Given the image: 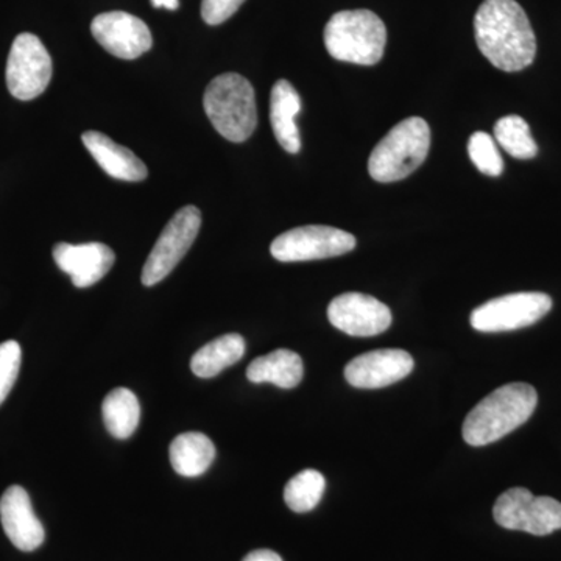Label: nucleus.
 I'll return each mask as SVG.
<instances>
[{
    "label": "nucleus",
    "mask_w": 561,
    "mask_h": 561,
    "mask_svg": "<svg viewBox=\"0 0 561 561\" xmlns=\"http://www.w3.org/2000/svg\"><path fill=\"white\" fill-rule=\"evenodd\" d=\"M494 139L502 149L516 160L537 157L538 146L531 136L529 124L522 116H505L494 125Z\"/></svg>",
    "instance_id": "4be33fe9"
},
{
    "label": "nucleus",
    "mask_w": 561,
    "mask_h": 561,
    "mask_svg": "<svg viewBox=\"0 0 561 561\" xmlns=\"http://www.w3.org/2000/svg\"><path fill=\"white\" fill-rule=\"evenodd\" d=\"M203 106L214 128L231 142H243L256 130V95L250 81L239 73H221L210 81Z\"/></svg>",
    "instance_id": "20e7f679"
},
{
    "label": "nucleus",
    "mask_w": 561,
    "mask_h": 561,
    "mask_svg": "<svg viewBox=\"0 0 561 561\" xmlns=\"http://www.w3.org/2000/svg\"><path fill=\"white\" fill-rule=\"evenodd\" d=\"M468 154H470L472 164L483 175L500 176L504 171V161L497 150L496 140L491 138L489 133L478 131L471 135L468 140Z\"/></svg>",
    "instance_id": "b1692460"
},
{
    "label": "nucleus",
    "mask_w": 561,
    "mask_h": 561,
    "mask_svg": "<svg viewBox=\"0 0 561 561\" xmlns=\"http://www.w3.org/2000/svg\"><path fill=\"white\" fill-rule=\"evenodd\" d=\"M91 32L103 49L122 60H136L153 44L146 22L125 11L99 14L92 21Z\"/></svg>",
    "instance_id": "9b49d317"
},
{
    "label": "nucleus",
    "mask_w": 561,
    "mask_h": 561,
    "mask_svg": "<svg viewBox=\"0 0 561 561\" xmlns=\"http://www.w3.org/2000/svg\"><path fill=\"white\" fill-rule=\"evenodd\" d=\"M327 481L317 470H305L295 474L284 489V501L291 512L308 513L319 505Z\"/></svg>",
    "instance_id": "5701e85b"
},
{
    "label": "nucleus",
    "mask_w": 561,
    "mask_h": 561,
    "mask_svg": "<svg viewBox=\"0 0 561 561\" xmlns=\"http://www.w3.org/2000/svg\"><path fill=\"white\" fill-rule=\"evenodd\" d=\"M201 227V209L195 206H184L172 217L144 265V286L161 283L180 264L197 239Z\"/></svg>",
    "instance_id": "6e6552de"
},
{
    "label": "nucleus",
    "mask_w": 561,
    "mask_h": 561,
    "mask_svg": "<svg viewBox=\"0 0 561 561\" xmlns=\"http://www.w3.org/2000/svg\"><path fill=\"white\" fill-rule=\"evenodd\" d=\"M386 44V25L370 10L339 11L324 27V46L331 57L339 61L378 65Z\"/></svg>",
    "instance_id": "7ed1b4c3"
},
{
    "label": "nucleus",
    "mask_w": 561,
    "mask_h": 561,
    "mask_svg": "<svg viewBox=\"0 0 561 561\" xmlns=\"http://www.w3.org/2000/svg\"><path fill=\"white\" fill-rule=\"evenodd\" d=\"M328 319L332 327L353 337H373L389 330L391 312L370 295L350 291L331 301Z\"/></svg>",
    "instance_id": "f8f14e48"
},
{
    "label": "nucleus",
    "mask_w": 561,
    "mask_h": 561,
    "mask_svg": "<svg viewBox=\"0 0 561 561\" xmlns=\"http://www.w3.org/2000/svg\"><path fill=\"white\" fill-rule=\"evenodd\" d=\"M81 139L95 162L113 179L142 181L149 175L146 164L131 150L114 142L103 133L87 131Z\"/></svg>",
    "instance_id": "dca6fc26"
},
{
    "label": "nucleus",
    "mask_w": 561,
    "mask_h": 561,
    "mask_svg": "<svg viewBox=\"0 0 561 561\" xmlns=\"http://www.w3.org/2000/svg\"><path fill=\"white\" fill-rule=\"evenodd\" d=\"M493 516L504 529L545 537L561 529V502L549 496H534L529 490L515 486L497 497Z\"/></svg>",
    "instance_id": "423d86ee"
},
{
    "label": "nucleus",
    "mask_w": 561,
    "mask_h": 561,
    "mask_svg": "<svg viewBox=\"0 0 561 561\" xmlns=\"http://www.w3.org/2000/svg\"><path fill=\"white\" fill-rule=\"evenodd\" d=\"M242 561H283V559L271 549H257V551L250 552Z\"/></svg>",
    "instance_id": "bb28decb"
},
{
    "label": "nucleus",
    "mask_w": 561,
    "mask_h": 561,
    "mask_svg": "<svg viewBox=\"0 0 561 561\" xmlns=\"http://www.w3.org/2000/svg\"><path fill=\"white\" fill-rule=\"evenodd\" d=\"M0 522L7 537L20 551H35L46 538L43 524L33 511L31 496L20 485H11L2 494Z\"/></svg>",
    "instance_id": "4468645a"
},
{
    "label": "nucleus",
    "mask_w": 561,
    "mask_h": 561,
    "mask_svg": "<svg viewBox=\"0 0 561 561\" xmlns=\"http://www.w3.org/2000/svg\"><path fill=\"white\" fill-rule=\"evenodd\" d=\"M538 404V393L530 383L513 382L483 398L465 419V442L471 446H485L518 430Z\"/></svg>",
    "instance_id": "f03ea898"
},
{
    "label": "nucleus",
    "mask_w": 561,
    "mask_h": 561,
    "mask_svg": "<svg viewBox=\"0 0 561 561\" xmlns=\"http://www.w3.org/2000/svg\"><path fill=\"white\" fill-rule=\"evenodd\" d=\"M479 50L504 72L529 68L537 55V38L526 11L516 0H485L474 18Z\"/></svg>",
    "instance_id": "f257e3e1"
},
{
    "label": "nucleus",
    "mask_w": 561,
    "mask_h": 561,
    "mask_svg": "<svg viewBox=\"0 0 561 561\" xmlns=\"http://www.w3.org/2000/svg\"><path fill=\"white\" fill-rule=\"evenodd\" d=\"M106 431L119 440H127L138 430L140 405L131 390L119 387L106 394L102 404Z\"/></svg>",
    "instance_id": "412c9836"
},
{
    "label": "nucleus",
    "mask_w": 561,
    "mask_h": 561,
    "mask_svg": "<svg viewBox=\"0 0 561 561\" xmlns=\"http://www.w3.org/2000/svg\"><path fill=\"white\" fill-rule=\"evenodd\" d=\"M431 149V128L421 117L400 122L373 149L368 172L378 183L408 179L426 161Z\"/></svg>",
    "instance_id": "39448f33"
},
{
    "label": "nucleus",
    "mask_w": 561,
    "mask_h": 561,
    "mask_svg": "<svg viewBox=\"0 0 561 561\" xmlns=\"http://www.w3.org/2000/svg\"><path fill=\"white\" fill-rule=\"evenodd\" d=\"M356 247V238L339 228L308 225L283 232L272 242L271 253L279 262H305L342 256Z\"/></svg>",
    "instance_id": "1a4fd4ad"
},
{
    "label": "nucleus",
    "mask_w": 561,
    "mask_h": 561,
    "mask_svg": "<svg viewBox=\"0 0 561 561\" xmlns=\"http://www.w3.org/2000/svg\"><path fill=\"white\" fill-rule=\"evenodd\" d=\"M305 367L301 357L290 350H275L257 357L247 368V378L254 383L272 382L279 389H294L302 381Z\"/></svg>",
    "instance_id": "a211bd4d"
},
{
    "label": "nucleus",
    "mask_w": 561,
    "mask_h": 561,
    "mask_svg": "<svg viewBox=\"0 0 561 561\" xmlns=\"http://www.w3.org/2000/svg\"><path fill=\"white\" fill-rule=\"evenodd\" d=\"M551 309L552 298L541 291L504 295L476 308L471 327L481 332L522 330L540 321Z\"/></svg>",
    "instance_id": "0eeeda50"
},
{
    "label": "nucleus",
    "mask_w": 561,
    "mask_h": 561,
    "mask_svg": "<svg viewBox=\"0 0 561 561\" xmlns=\"http://www.w3.org/2000/svg\"><path fill=\"white\" fill-rule=\"evenodd\" d=\"M54 260L62 272L68 273L73 286L84 289L94 286L111 271L116 256L105 243L72 245L62 242L54 247Z\"/></svg>",
    "instance_id": "2eb2a0df"
},
{
    "label": "nucleus",
    "mask_w": 561,
    "mask_h": 561,
    "mask_svg": "<svg viewBox=\"0 0 561 561\" xmlns=\"http://www.w3.org/2000/svg\"><path fill=\"white\" fill-rule=\"evenodd\" d=\"M22 350L14 341L0 343V404L7 400L21 370Z\"/></svg>",
    "instance_id": "393cba45"
},
{
    "label": "nucleus",
    "mask_w": 561,
    "mask_h": 561,
    "mask_svg": "<svg viewBox=\"0 0 561 561\" xmlns=\"http://www.w3.org/2000/svg\"><path fill=\"white\" fill-rule=\"evenodd\" d=\"M216 459V446L201 432L181 434L171 445L173 470L184 478H198Z\"/></svg>",
    "instance_id": "6ab92c4d"
},
{
    "label": "nucleus",
    "mask_w": 561,
    "mask_h": 561,
    "mask_svg": "<svg viewBox=\"0 0 561 561\" xmlns=\"http://www.w3.org/2000/svg\"><path fill=\"white\" fill-rule=\"evenodd\" d=\"M243 354H245V341L242 335H221L216 341L206 343L192 356L191 368L198 378H216L225 368L238 364Z\"/></svg>",
    "instance_id": "aec40b11"
},
{
    "label": "nucleus",
    "mask_w": 561,
    "mask_h": 561,
    "mask_svg": "<svg viewBox=\"0 0 561 561\" xmlns=\"http://www.w3.org/2000/svg\"><path fill=\"white\" fill-rule=\"evenodd\" d=\"M301 111V99L290 81L279 80L273 87L271 95V121L276 140L289 153L301 149L300 130L297 116Z\"/></svg>",
    "instance_id": "f3484780"
},
{
    "label": "nucleus",
    "mask_w": 561,
    "mask_h": 561,
    "mask_svg": "<svg viewBox=\"0 0 561 561\" xmlns=\"http://www.w3.org/2000/svg\"><path fill=\"white\" fill-rule=\"evenodd\" d=\"M154 9L176 10L180 7L179 0H151Z\"/></svg>",
    "instance_id": "cd10ccee"
},
{
    "label": "nucleus",
    "mask_w": 561,
    "mask_h": 561,
    "mask_svg": "<svg viewBox=\"0 0 561 561\" xmlns=\"http://www.w3.org/2000/svg\"><path fill=\"white\" fill-rule=\"evenodd\" d=\"M245 0H203L202 18L206 24L219 25L230 20Z\"/></svg>",
    "instance_id": "a878e982"
},
{
    "label": "nucleus",
    "mask_w": 561,
    "mask_h": 561,
    "mask_svg": "<svg viewBox=\"0 0 561 561\" xmlns=\"http://www.w3.org/2000/svg\"><path fill=\"white\" fill-rule=\"evenodd\" d=\"M51 79V58L38 36L21 33L11 46L7 61V87L13 98L33 101Z\"/></svg>",
    "instance_id": "9d476101"
},
{
    "label": "nucleus",
    "mask_w": 561,
    "mask_h": 561,
    "mask_svg": "<svg viewBox=\"0 0 561 561\" xmlns=\"http://www.w3.org/2000/svg\"><path fill=\"white\" fill-rule=\"evenodd\" d=\"M415 362L404 350H375L360 354L345 367V379L356 389H382L411 375Z\"/></svg>",
    "instance_id": "ddd939ff"
}]
</instances>
